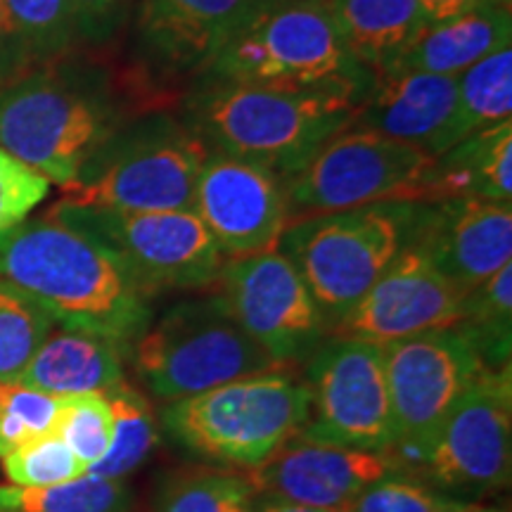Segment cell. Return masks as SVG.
<instances>
[{"label": "cell", "mask_w": 512, "mask_h": 512, "mask_svg": "<svg viewBox=\"0 0 512 512\" xmlns=\"http://www.w3.org/2000/svg\"><path fill=\"white\" fill-rule=\"evenodd\" d=\"M152 110H166V95L143 69L119 81L62 57L0 86V147L67 188L107 138Z\"/></svg>", "instance_id": "6da1fadb"}, {"label": "cell", "mask_w": 512, "mask_h": 512, "mask_svg": "<svg viewBox=\"0 0 512 512\" xmlns=\"http://www.w3.org/2000/svg\"><path fill=\"white\" fill-rule=\"evenodd\" d=\"M0 278L27 292L62 328L128 349L152 323V297L117 256L48 216L0 233Z\"/></svg>", "instance_id": "7a4b0ae2"}, {"label": "cell", "mask_w": 512, "mask_h": 512, "mask_svg": "<svg viewBox=\"0 0 512 512\" xmlns=\"http://www.w3.org/2000/svg\"><path fill=\"white\" fill-rule=\"evenodd\" d=\"M361 102L358 93L339 88L285 91L197 76L183 121L207 152L264 164L287 181L354 121Z\"/></svg>", "instance_id": "3957f363"}, {"label": "cell", "mask_w": 512, "mask_h": 512, "mask_svg": "<svg viewBox=\"0 0 512 512\" xmlns=\"http://www.w3.org/2000/svg\"><path fill=\"white\" fill-rule=\"evenodd\" d=\"M200 76L366 98L375 74L349 53L325 0H264Z\"/></svg>", "instance_id": "277c9868"}, {"label": "cell", "mask_w": 512, "mask_h": 512, "mask_svg": "<svg viewBox=\"0 0 512 512\" xmlns=\"http://www.w3.org/2000/svg\"><path fill=\"white\" fill-rule=\"evenodd\" d=\"M207 147L169 110L126 121L62 188V202L114 211H195Z\"/></svg>", "instance_id": "5b68a950"}, {"label": "cell", "mask_w": 512, "mask_h": 512, "mask_svg": "<svg viewBox=\"0 0 512 512\" xmlns=\"http://www.w3.org/2000/svg\"><path fill=\"white\" fill-rule=\"evenodd\" d=\"M309 408L306 380L280 366L174 401L164 425L190 451L252 470L302 432Z\"/></svg>", "instance_id": "8992f818"}, {"label": "cell", "mask_w": 512, "mask_h": 512, "mask_svg": "<svg viewBox=\"0 0 512 512\" xmlns=\"http://www.w3.org/2000/svg\"><path fill=\"white\" fill-rule=\"evenodd\" d=\"M403 247V200L287 223L278 252L297 268L332 330L354 311Z\"/></svg>", "instance_id": "52a82bcc"}, {"label": "cell", "mask_w": 512, "mask_h": 512, "mask_svg": "<svg viewBox=\"0 0 512 512\" xmlns=\"http://www.w3.org/2000/svg\"><path fill=\"white\" fill-rule=\"evenodd\" d=\"M131 354L147 392L169 403L280 368L240 328L221 294L176 304L147 325Z\"/></svg>", "instance_id": "ba28073f"}, {"label": "cell", "mask_w": 512, "mask_h": 512, "mask_svg": "<svg viewBox=\"0 0 512 512\" xmlns=\"http://www.w3.org/2000/svg\"><path fill=\"white\" fill-rule=\"evenodd\" d=\"M46 216L112 252L150 297L204 290L226 261L195 211H114L60 200Z\"/></svg>", "instance_id": "9c48e42d"}, {"label": "cell", "mask_w": 512, "mask_h": 512, "mask_svg": "<svg viewBox=\"0 0 512 512\" xmlns=\"http://www.w3.org/2000/svg\"><path fill=\"white\" fill-rule=\"evenodd\" d=\"M432 157L368 128L347 126L325 140L285 181L290 223L377 202L415 200Z\"/></svg>", "instance_id": "30bf717a"}, {"label": "cell", "mask_w": 512, "mask_h": 512, "mask_svg": "<svg viewBox=\"0 0 512 512\" xmlns=\"http://www.w3.org/2000/svg\"><path fill=\"white\" fill-rule=\"evenodd\" d=\"M382 358L392 403L394 453L403 465H418L484 363L458 325L384 344Z\"/></svg>", "instance_id": "8fae6325"}, {"label": "cell", "mask_w": 512, "mask_h": 512, "mask_svg": "<svg viewBox=\"0 0 512 512\" xmlns=\"http://www.w3.org/2000/svg\"><path fill=\"white\" fill-rule=\"evenodd\" d=\"M311 408L302 437L361 451H394L382 347L332 335L309 358Z\"/></svg>", "instance_id": "7c38bea8"}, {"label": "cell", "mask_w": 512, "mask_h": 512, "mask_svg": "<svg viewBox=\"0 0 512 512\" xmlns=\"http://www.w3.org/2000/svg\"><path fill=\"white\" fill-rule=\"evenodd\" d=\"M221 297L249 337L278 366L309 361L330 337L309 287L278 249L223 261Z\"/></svg>", "instance_id": "4fadbf2b"}, {"label": "cell", "mask_w": 512, "mask_h": 512, "mask_svg": "<svg viewBox=\"0 0 512 512\" xmlns=\"http://www.w3.org/2000/svg\"><path fill=\"white\" fill-rule=\"evenodd\" d=\"M512 373L482 368L460 396L418 467L439 489L489 491L510 482Z\"/></svg>", "instance_id": "5bb4252c"}, {"label": "cell", "mask_w": 512, "mask_h": 512, "mask_svg": "<svg viewBox=\"0 0 512 512\" xmlns=\"http://www.w3.org/2000/svg\"><path fill=\"white\" fill-rule=\"evenodd\" d=\"M403 247L465 294L510 264L512 207L482 197L403 200Z\"/></svg>", "instance_id": "9a60e30c"}, {"label": "cell", "mask_w": 512, "mask_h": 512, "mask_svg": "<svg viewBox=\"0 0 512 512\" xmlns=\"http://www.w3.org/2000/svg\"><path fill=\"white\" fill-rule=\"evenodd\" d=\"M195 214L223 259L273 252L290 223L285 181L264 164L207 152L197 176Z\"/></svg>", "instance_id": "2e32d148"}, {"label": "cell", "mask_w": 512, "mask_h": 512, "mask_svg": "<svg viewBox=\"0 0 512 512\" xmlns=\"http://www.w3.org/2000/svg\"><path fill=\"white\" fill-rule=\"evenodd\" d=\"M394 451H361L294 434L271 458L249 470L256 496L347 510L368 486L403 472Z\"/></svg>", "instance_id": "e0dca14e"}, {"label": "cell", "mask_w": 512, "mask_h": 512, "mask_svg": "<svg viewBox=\"0 0 512 512\" xmlns=\"http://www.w3.org/2000/svg\"><path fill=\"white\" fill-rule=\"evenodd\" d=\"M264 0H136L133 34L150 76H200Z\"/></svg>", "instance_id": "ac0fdd59"}, {"label": "cell", "mask_w": 512, "mask_h": 512, "mask_svg": "<svg viewBox=\"0 0 512 512\" xmlns=\"http://www.w3.org/2000/svg\"><path fill=\"white\" fill-rule=\"evenodd\" d=\"M465 294L413 247H401L332 335L392 344L458 323Z\"/></svg>", "instance_id": "d6986e66"}, {"label": "cell", "mask_w": 512, "mask_h": 512, "mask_svg": "<svg viewBox=\"0 0 512 512\" xmlns=\"http://www.w3.org/2000/svg\"><path fill=\"white\" fill-rule=\"evenodd\" d=\"M349 126L368 128L418 147L427 157H439L460 140L456 76L375 74Z\"/></svg>", "instance_id": "ffe728a7"}, {"label": "cell", "mask_w": 512, "mask_h": 512, "mask_svg": "<svg viewBox=\"0 0 512 512\" xmlns=\"http://www.w3.org/2000/svg\"><path fill=\"white\" fill-rule=\"evenodd\" d=\"M510 43V3L489 0L467 15L425 27L375 74L422 72L458 76L496 50L510 48Z\"/></svg>", "instance_id": "44dd1931"}, {"label": "cell", "mask_w": 512, "mask_h": 512, "mask_svg": "<svg viewBox=\"0 0 512 512\" xmlns=\"http://www.w3.org/2000/svg\"><path fill=\"white\" fill-rule=\"evenodd\" d=\"M441 197L512 200V121L470 133L439 157H432L415 200Z\"/></svg>", "instance_id": "7402d4cb"}, {"label": "cell", "mask_w": 512, "mask_h": 512, "mask_svg": "<svg viewBox=\"0 0 512 512\" xmlns=\"http://www.w3.org/2000/svg\"><path fill=\"white\" fill-rule=\"evenodd\" d=\"M126 356L131 349L114 339L62 328L50 332L19 382L53 396L107 394L124 382Z\"/></svg>", "instance_id": "603a6c76"}, {"label": "cell", "mask_w": 512, "mask_h": 512, "mask_svg": "<svg viewBox=\"0 0 512 512\" xmlns=\"http://www.w3.org/2000/svg\"><path fill=\"white\" fill-rule=\"evenodd\" d=\"M349 53L377 72L427 27L418 0H325Z\"/></svg>", "instance_id": "cb8c5ba5"}, {"label": "cell", "mask_w": 512, "mask_h": 512, "mask_svg": "<svg viewBox=\"0 0 512 512\" xmlns=\"http://www.w3.org/2000/svg\"><path fill=\"white\" fill-rule=\"evenodd\" d=\"M456 325L475 344L484 368L510 366L512 264H505L475 290L465 292Z\"/></svg>", "instance_id": "d4e9b609"}, {"label": "cell", "mask_w": 512, "mask_h": 512, "mask_svg": "<svg viewBox=\"0 0 512 512\" xmlns=\"http://www.w3.org/2000/svg\"><path fill=\"white\" fill-rule=\"evenodd\" d=\"M131 503L124 479L86 475L38 489L0 484V512H128Z\"/></svg>", "instance_id": "484cf974"}, {"label": "cell", "mask_w": 512, "mask_h": 512, "mask_svg": "<svg viewBox=\"0 0 512 512\" xmlns=\"http://www.w3.org/2000/svg\"><path fill=\"white\" fill-rule=\"evenodd\" d=\"M114 413V439L107 456L95 463L88 475L126 479L155 451L159 439L157 415L152 403L126 380L107 392Z\"/></svg>", "instance_id": "4316f807"}, {"label": "cell", "mask_w": 512, "mask_h": 512, "mask_svg": "<svg viewBox=\"0 0 512 512\" xmlns=\"http://www.w3.org/2000/svg\"><path fill=\"white\" fill-rule=\"evenodd\" d=\"M256 491L245 475L214 467L171 472L152 512H252Z\"/></svg>", "instance_id": "83f0119b"}, {"label": "cell", "mask_w": 512, "mask_h": 512, "mask_svg": "<svg viewBox=\"0 0 512 512\" xmlns=\"http://www.w3.org/2000/svg\"><path fill=\"white\" fill-rule=\"evenodd\" d=\"M29 69L69 57L81 41L69 0H3Z\"/></svg>", "instance_id": "f1b7e54d"}, {"label": "cell", "mask_w": 512, "mask_h": 512, "mask_svg": "<svg viewBox=\"0 0 512 512\" xmlns=\"http://www.w3.org/2000/svg\"><path fill=\"white\" fill-rule=\"evenodd\" d=\"M458 81V136L512 119V50L503 48L467 67Z\"/></svg>", "instance_id": "f546056e"}, {"label": "cell", "mask_w": 512, "mask_h": 512, "mask_svg": "<svg viewBox=\"0 0 512 512\" xmlns=\"http://www.w3.org/2000/svg\"><path fill=\"white\" fill-rule=\"evenodd\" d=\"M53 325L41 304L0 278V384L19 382Z\"/></svg>", "instance_id": "4dcf8cb0"}, {"label": "cell", "mask_w": 512, "mask_h": 512, "mask_svg": "<svg viewBox=\"0 0 512 512\" xmlns=\"http://www.w3.org/2000/svg\"><path fill=\"white\" fill-rule=\"evenodd\" d=\"M53 432L91 470L107 456L114 439V413L107 394L60 396Z\"/></svg>", "instance_id": "1f68e13d"}, {"label": "cell", "mask_w": 512, "mask_h": 512, "mask_svg": "<svg viewBox=\"0 0 512 512\" xmlns=\"http://www.w3.org/2000/svg\"><path fill=\"white\" fill-rule=\"evenodd\" d=\"M0 460L10 484L31 489L74 482L88 475V465L55 432L22 444Z\"/></svg>", "instance_id": "d6a6232c"}, {"label": "cell", "mask_w": 512, "mask_h": 512, "mask_svg": "<svg viewBox=\"0 0 512 512\" xmlns=\"http://www.w3.org/2000/svg\"><path fill=\"white\" fill-rule=\"evenodd\" d=\"M60 396L22 382L0 384V458L55 427Z\"/></svg>", "instance_id": "836d02e7"}, {"label": "cell", "mask_w": 512, "mask_h": 512, "mask_svg": "<svg viewBox=\"0 0 512 512\" xmlns=\"http://www.w3.org/2000/svg\"><path fill=\"white\" fill-rule=\"evenodd\" d=\"M48 195V178L0 147V233L27 221Z\"/></svg>", "instance_id": "e575fe53"}, {"label": "cell", "mask_w": 512, "mask_h": 512, "mask_svg": "<svg viewBox=\"0 0 512 512\" xmlns=\"http://www.w3.org/2000/svg\"><path fill=\"white\" fill-rule=\"evenodd\" d=\"M458 503L434 494L425 484L394 475L368 486L344 512H451Z\"/></svg>", "instance_id": "d590c367"}, {"label": "cell", "mask_w": 512, "mask_h": 512, "mask_svg": "<svg viewBox=\"0 0 512 512\" xmlns=\"http://www.w3.org/2000/svg\"><path fill=\"white\" fill-rule=\"evenodd\" d=\"M79 38L93 46L112 41L131 19L136 0H69Z\"/></svg>", "instance_id": "8d00e7d4"}, {"label": "cell", "mask_w": 512, "mask_h": 512, "mask_svg": "<svg viewBox=\"0 0 512 512\" xmlns=\"http://www.w3.org/2000/svg\"><path fill=\"white\" fill-rule=\"evenodd\" d=\"M24 72H29V67L27 62H24V55L22 50H19L15 34H12L5 3L0 0V86L17 79V76H22Z\"/></svg>", "instance_id": "74e56055"}, {"label": "cell", "mask_w": 512, "mask_h": 512, "mask_svg": "<svg viewBox=\"0 0 512 512\" xmlns=\"http://www.w3.org/2000/svg\"><path fill=\"white\" fill-rule=\"evenodd\" d=\"M484 3H489V0H418L427 27L448 22V19H456L460 15H467V12L477 10L479 5Z\"/></svg>", "instance_id": "f35d334b"}, {"label": "cell", "mask_w": 512, "mask_h": 512, "mask_svg": "<svg viewBox=\"0 0 512 512\" xmlns=\"http://www.w3.org/2000/svg\"><path fill=\"white\" fill-rule=\"evenodd\" d=\"M252 512H344V510L313 508V505H299V503L278 501V498H264L259 505H254Z\"/></svg>", "instance_id": "ab89813d"}, {"label": "cell", "mask_w": 512, "mask_h": 512, "mask_svg": "<svg viewBox=\"0 0 512 512\" xmlns=\"http://www.w3.org/2000/svg\"><path fill=\"white\" fill-rule=\"evenodd\" d=\"M451 512H498V510H489V508H482V505H470V503L460 501Z\"/></svg>", "instance_id": "60d3db41"}]
</instances>
